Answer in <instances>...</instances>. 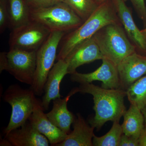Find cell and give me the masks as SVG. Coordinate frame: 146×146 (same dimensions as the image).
Instances as JSON below:
<instances>
[{"label": "cell", "instance_id": "7c38bea8", "mask_svg": "<svg viewBox=\"0 0 146 146\" xmlns=\"http://www.w3.org/2000/svg\"><path fill=\"white\" fill-rule=\"evenodd\" d=\"M44 111L42 100L37 99L34 110L28 121L39 133L48 139L51 146H56L65 141L68 134L52 123Z\"/></svg>", "mask_w": 146, "mask_h": 146}, {"label": "cell", "instance_id": "44dd1931", "mask_svg": "<svg viewBox=\"0 0 146 146\" xmlns=\"http://www.w3.org/2000/svg\"><path fill=\"white\" fill-rule=\"evenodd\" d=\"M123 131L119 122H113L110 130L106 134L101 137L96 135L93 139L94 146H119Z\"/></svg>", "mask_w": 146, "mask_h": 146}, {"label": "cell", "instance_id": "8992f818", "mask_svg": "<svg viewBox=\"0 0 146 146\" xmlns=\"http://www.w3.org/2000/svg\"><path fill=\"white\" fill-rule=\"evenodd\" d=\"M66 33L52 32L41 47L36 51V69L31 88L36 96H41L48 75L57 58L58 47Z\"/></svg>", "mask_w": 146, "mask_h": 146}, {"label": "cell", "instance_id": "7402d4cb", "mask_svg": "<svg viewBox=\"0 0 146 146\" xmlns=\"http://www.w3.org/2000/svg\"><path fill=\"white\" fill-rule=\"evenodd\" d=\"M84 22L91 16L98 6L96 0H63Z\"/></svg>", "mask_w": 146, "mask_h": 146}, {"label": "cell", "instance_id": "f546056e", "mask_svg": "<svg viewBox=\"0 0 146 146\" xmlns=\"http://www.w3.org/2000/svg\"><path fill=\"white\" fill-rule=\"evenodd\" d=\"M106 1H107V0H96V2L98 4V5H99L100 4ZM124 1H126L127 0H124Z\"/></svg>", "mask_w": 146, "mask_h": 146}, {"label": "cell", "instance_id": "7a4b0ae2", "mask_svg": "<svg viewBox=\"0 0 146 146\" xmlns=\"http://www.w3.org/2000/svg\"><path fill=\"white\" fill-rule=\"evenodd\" d=\"M120 23L112 0L102 3L81 25L63 36L56 60H65L76 47L93 37L103 27L109 24Z\"/></svg>", "mask_w": 146, "mask_h": 146}, {"label": "cell", "instance_id": "4fadbf2b", "mask_svg": "<svg viewBox=\"0 0 146 146\" xmlns=\"http://www.w3.org/2000/svg\"><path fill=\"white\" fill-rule=\"evenodd\" d=\"M103 59L99 47L92 37L76 47L65 60L68 64V74H71L82 65Z\"/></svg>", "mask_w": 146, "mask_h": 146}, {"label": "cell", "instance_id": "603a6c76", "mask_svg": "<svg viewBox=\"0 0 146 146\" xmlns=\"http://www.w3.org/2000/svg\"><path fill=\"white\" fill-rule=\"evenodd\" d=\"M9 27V16L5 0L0 1V33H2L7 28Z\"/></svg>", "mask_w": 146, "mask_h": 146}, {"label": "cell", "instance_id": "9a60e30c", "mask_svg": "<svg viewBox=\"0 0 146 146\" xmlns=\"http://www.w3.org/2000/svg\"><path fill=\"white\" fill-rule=\"evenodd\" d=\"M77 93H79L78 88L75 87L63 98H60L52 101V109L46 113L52 123L68 134L71 132V126L76 118V116L68 109V102L72 96Z\"/></svg>", "mask_w": 146, "mask_h": 146}, {"label": "cell", "instance_id": "d4e9b609", "mask_svg": "<svg viewBox=\"0 0 146 146\" xmlns=\"http://www.w3.org/2000/svg\"><path fill=\"white\" fill-rule=\"evenodd\" d=\"M135 11L146 26V6L145 0H130Z\"/></svg>", "mask_w": 146, "mask_h": 146}, {"label": "cell", "instance_id": "ac0fdd59", "mask_svg": "<svg viewBox=\"0 0 146 146\" xmlns=\"http://www.w3.org/2000/svg\"><path fill=\"white\" fill-rule=\"evenodd\" d=\"M121 125L123 133L126 136L139 139L145 127V119L141 109L131 104L123 115Z\"/></svg>", "mask_w": 146, "mask_h": 146}, {"label": "cell", "instance_id": "f1b7e54d", "mask_svg": "<svg viewBox=\"0 0 146 146\" xmlns=\"http://www.w3.org/2000/svg\"><path fill=\"white\" fill-rule=\"evenodd\" d=\"M143 115L144 119H145V123H146V106L141 110Z\"/></svg>", "mask_w": 146, "mask_h": 146}, {"label": "cell", "instance_id": "52a82bcc", "mask_svg": "<svg viewBox=\"0 0 146 146\" xmlns=\"http://www.w3.org/2000/svg\"><path fill=\"white\" fill-rule=\"evenodd\" d=\"M51 32L39 23L31 21L12 30L9 35V49L36 51L49 36Z\"/></svg>", "mask_w": 146, "mask_h": 146}, {"label": "cell", "instance_id": "ffe728a7", "mask_svg": "<svg viewBox=\"0 0 146 146\" xmlns=\"http://www.w3.org/2000/svg\"><path fill=\"white\" fill-rule=\"evenodd\" d=\"M126 91L131 104L142 110L146 106V75L135 82Z\"/></svg>", "mask_w": 146, "mask_h": 146}, {"label": "cell", "instance_id": "5bb4252c", "mask_svg": "<svg viewBox=\"0 0 146 146\" xmlns=\"http://www.w3.org/2000/svg\"><path fill=\"white\" fill-rule=\"evenodd\" d=\"M68 74V64L65 60H57L48 75L44 87V94L42 100L44 111L48 110L52 101L62 97L60 94V85L62 80Z\"/></svg>", "mask_w": 146, "mask_h": 146}, {"label": "cell", "instance_id": "4dcf8cb0", "mask_svg": "<svg viewBox=\"0 0 146 146\" xmlns=\"http://www.w3.org/2000/svg\"><path fill=\"white\" fill-rule=\"evenodd\" d=\"M141 32L143 33V35H144V36L145 37L146 39V27L145 29H143L141 30Z\"/></svg>", "mask_w": 146, "mask_h": 146}, {"label": "cell", "instance_id": "5b68a950", "mask_svg": "<svg viewBox=\"0 0 146 146\" xmlns=\"http://www.w3.org/2000/svg\"><path fill=\"white\" fill-rule=\"evenodd\" d=\"M31 89H25L18 84L9 85L3 95V99L11 107L8 125L4 130L5 134L21 127L29 120L32 114L37 98Z\"/></svg>", "mask_w": 146, "mask_h": 146}, {"label": "cell", "instance_id": "83f0119b", "mask_svg": "<svg viewBox=\"0 0 146 146\" xmlns=\"http://www.w3.org/2000/svg\"><path fill=\"white\" fill-rule=\"evenodd\" d=\"M1 146H11V145L10 143L5 138H4L1 141V144H0Z\"/></svg>", "mask_w": 146, "mask_h": 146}, {"label": "cell", "instance_id": "e0dca14e", "mask_svg": "<svg viewBox=\"0 0 146 146\" xmlns=\"http://www.w3.org/2000/svg\"><path fill=\"white\" fill-rule=\"evenodd\" d=\"M73 125L72 131L56 146H93L95 128L89 125L80 113L77 114Z\"/></svg>", "mask_w": 146, "mask_h": 146}, {"label": "cell", "instance_id": "30bf717a", "mask_svg": "<svg viewBox=\"0 0 146 146\" xmlns=\"http://www.w3.org/2000/svg\"><path fill=\"white\" fill-rule=\"evenodd\" d=\"M120 88L126 91L135 82L146 75V55L134 52L118 65Z\"/></svg>", "mask_w": 146, "mask_h": 146}, {"label": "cell", "instance_id": "3957f363", "mask_svg": "<svg viewBox=\"0 0 146 146\" xmlns=\"http://www.w3.org/2000/svg\"><path fill=\"white\" fill-rule=\"evenodd\" d=\"M93 37L103 58L117 66L124 58L136 51V46L129 39L121 23L105 26Z\"/></svg>", "mask_w": 146, "mask_h": 146}, {"label": "cell", "instance_id": "d6986e66", "mask_svg": "<svg viewBox=\"0 0 146 146\" xmlns=\"http://www.w3.org/2000/svg\"><path fill=\"white\" fill-rule=\"evenodd\" d=\"M9 27L18 28L31 21V9L26 0H8L7 5Z\"/></svg>", "mask_w": 146, "mask_h": 146}, {"label": "cell", "instance_id": "cb8c5ba5", "mask_svg": "<svg viewBox=\"0 0 146 146\" xmlns=\"http://www.w3.org/2000/svg\"><path fill=\"white\" fill-rule=\"evenodd\" d=\"M31 9L48 7L63 2V0H26Z\"/></svg>", "mask_w": 146, "mask_h": 146}, {"label": "cell", "instance_id": "ba28073f", "mask_svg": "<svg viewBox=\"0 0 146 146\" xmlns=\"http://www.w3.org/2000/svg\"><path fill=\"white\" fill-rule=\"evenodd\" d=\"M36 51L9 49L6 52L5 71L18 81L31 86L36 69Z\"/></svg>", "mask_w": 146, "mask_h": 146}, {"label": "cell", "instance_id": "2e32d148", "mask_svg": "<svg viewBox=\"0 0 146 146\" xmlns=\"http://www.w3.org/2000/svg\"><path fill=\"white\" fill-rule=\"evenodd\" d=\"M12 146H48L49 141L28 121L21 127L5 134Z\"/></svg>", "mask_w": 146, "mask_h": 146}, {"label": "cell", "instance_id": "9c48e42d", "mask_svg": "<svg viewBox=\"0 0 146 146\" xmlns=\"http://www.w3.org/2000/svg\"><path fill=\"white\" fill-rule=\"evenodd\" d=\"M102 62L99 68L92 72L84 74L76 71L70 74L71 80L80 84L100 81L102 82L101 87L104 89L120 88L117 66L106 58H103Z\"/></svg>", "mask_w": 146, "mask_h": 146}, {"label": "cell", "instance_id": "484cf974", "mask_svg": "<svg viewBox=\"0 0 146 146\" xmlns=\"http://www.w3.org/2000/svg\"><path fill=\"white\" fill-rule=\"evenodd\" d=\"M119 146H139V139L123 134L121 137Z\"/></svg>", "mask_w": 146, "mask_h": 146}, {"label": "cell", "instance_id": "8fae6325", "mask_svg": "<svg viewBox=\"0 0 146 146\" xmlns=\"http://www.w3.org/2000/svg\"><path fill=\"white\" fill-rule=\"evenodd\" d=\"M121 24L136 51L146 55V39L133 19L132 13L124 0H112Z\"/></svg>", "mask_w": 146, "mask_h": 146}, {"label": "cell", "instance_id": "277c9868", "mask_svg": "<svg viewBox=\"0 0 146 146\" xmlns=\"http://www.w3.org/2000/svg\"><path fill=\"white\" fill-rule=\"evenodd\" d=\"M32 21L39 23L51 32L69 33L77 28L84 21L65 3L35 9H31Z\"/></svg>", "mask_w": 146, "mask_h": 146}, {"label": "cell", "instance_id": "4316f807", "mask_svg": "<svg viewBox=\"0 0 146 146\" xmlns=\"http://www.w3.org/2000/svg\"><path fill=\"white\" fill-rule=\"evenodd\" d=\"M139 146H146V123L139 138Z\"/></svg>", "mask_w": 146, "mask_h": 146}, {"label": "cell", "instance_id": "6da1fadb", "mask_svg": "<svg viewBox=\"0 0 146 146\" xmlns=\"http://www.w3.org/2000/svg\"><path fill=\"white\" fill-rule=\"evenodd\" d=\"M78 88L79 92L93 96L95 115L89 120L91 126L99 130L108 121L119 122L126 110L125 90L104 89L92 83L80 84Z\"/></svg>", "mask_w": 146, "mask_h": 146}]
</instances>
